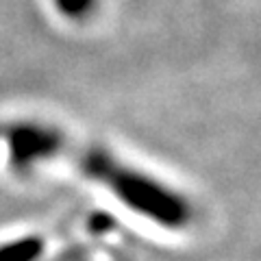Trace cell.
Wrapping results in <instances>:
<instances>
[{
  "label": "cell",
  "mask_w": 261,
  "mask_h": 261,
  "mask_svg": "<svg viewBox=\"0 0 261 261\" xmlns=\"http://www.w3.org/2000/svg\"><path fill=\"white\" fill-rule=\"evenodd\" d=\"M0 144L15 168H33L42 163H65L102 187L128 211L161 228L181 231L194 220L190 198L163 178L122 159L107 146L76 142L59 126L39 120H13L0 124Z\"/></svg>",
  "instance_id": "1"
},
{
  "label": "cell",
  "mask_w": 261,
  "mask_h": 261,
  "mask_svg": "<svg viewBox=\"0 0 261 261\" xmlns=\"http://www.w3.org/2000/svg\"><path fill=\"white\" fill-rule=\"evenodd\" d=\"M44 248L46 242L39 235H22L0 244V261H37Z\"/></svg>",
  "instance_id": "2"
},
{
  "label": "cell",
  "mask_w": 261,
  "mask_h": 261,
  "mask_svg": "<svg viewBox=\"0 0 261 261\" xmlns=\"http://www.w3.org/2000/svg\"><path fill=\"white\" fill-rule=\"evenodd\" d=\"M53 3L57 11L68 20H85L98 7V0H53Z\"/></svg>",
  "instance_id": "3"
}]
</instances>
